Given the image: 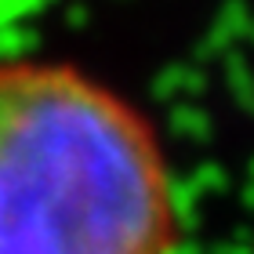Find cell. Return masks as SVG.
<instances>
[{
	"instance_id": "obj_1",
	"label": "cell",
	"mask_w": 254,
	"mask_h": 254,
	"mask_svg": "<svg viewBox=\"0 0 254 254\" xmlns=\"http://www.w3.org/2000/svg\"><path fill=\"white\" fill-rule=\"evenodd\" d=\"M156 131L65 62H0V254H175Z\"/></svg>"
}]
</instances>
